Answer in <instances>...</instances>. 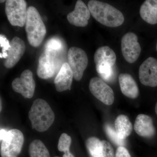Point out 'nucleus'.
Listing matches in <instances>:
<instances>
[{
	"instance_id": "f257e3e1",
	"label": "nucleus",
	"mask_w": 157,
	"mask_h": 157,
	"mask_svg": "<svg viewBox=\"0 0 157 157\" xmlns=\"http://www.w3.org/2000/svg\"><path fill=\"white\" fill-rule=\"evenodd\" d=\"M90 14L99 23L109 27H117L124 21L123 14L113 6L100 1L91 0L88 3Z\"/></svg>"
},
{
	"instance_id": "f03ea898",
	"label": "nucleus",
	"mask_w": 157,
	"mask_h": 157,
	"mask_svg": "<svg viewBox=\"0 0 157 157\" xmlns=\"http://www.w3.org/2000/svg\"><path fill=\"white\" fill-rule=\"evenodd\" d=\"M29 117L33 129L37 132L47 131L55 120V114L46 101L37 99L33 103L29 112Z\"/></svg>"
},
{
	"instance_id": "7ed1b4c3",
	"label": "nucleus",
	"mask_w": 157,
	"mask_h": 157,
	"mask_svg": "<svg viewBox=\"0 0 157 157\" xmlns=\"http://www.w3.org/2000/svg\"><path fill=\"white\" fill-rule=\"evenodd\" d=\"M25 31L30 45L37 47L41 45L46 33V29L39 11L33 6L27 11Z\"/></svg>"
},
{
	"instance_id": "20e7f679",
	"label": "nucleus",
	"mask_w": 157,
	"mask_h": 157,
	"mask_svg": "<svg viewBox=\"0 0 157 157\" xmlns=\"http://www.w3.org/2000/svg\"><path fill=\"white\" fill-rule=\"evenodd\" d=\"M116 60L115 52L108 46H102L96 50L94 56L96 70L105 81H109L113 78L114 74L113 66Z\"/></svg>"
},
{
	"instance_id": "39448f33",
	"label": "nucleus",
	"mask_w": 157,
	"mask_h": 157,
	"mask_svg": "<svg viewBox=\"0 0 157 157\" xmlns=\"http://www.w3.org/2000/svg\"><path fill=\"white\" fill-rule=\"evenodd\" d=\"M24 137L21 131L17 129L9 130L1 140L2 157H17L22 150Z\"/></svg>"
},
{
	"instance_id": "423d86ee",
	"label": "nucleus",
	"mask_w": 157,
	"mask_h": 157,
	"mask_svg": "<svg viewBox=\"0 0 157 157\" xmlns=\"http://www.w3.org/2000/svg\"><path fill=\"white\" fill-rule=\"evenodd\" d=\"M27 3L24 0H7L5 11L8 20L14 26H24L26 18Z\"/></svg>"
},
{
	"instance_id": "0eeeda50",
	"label": "nucleus",
	"mask_w": 157,
	"mask_h": 157,
	"mask_svg": "<svg viewBox=\"0 0 157 157\" xmlns=\"http://www.w3.org/2000/svg\"><path fill=\"white\" fill-rule=\"evenodd\" d=\"M68 64L73 71V78L80 81L88 64L87 54L81 48L71 47L68 52Z\"/></svg>"
},
{
	"instance_id": "6e6552de",
	"label": "nucleus",
	"mask_w": 157,
	"mask_h": 157,
	"mask_svg": "<svg viewBox=\"0 0 157 157\" xmlns=\"http://www.w3.org/2000/svg\"><path fill=\"white\" fill-rule=\"evenodd\" d=\"M121 48L126 61L130 63L136 62L140 56L141 50L137 35L132 32L125 34L121 41Z\"/></svg>"
},
{
	"instance_id": "1a4fd4ad",
	"label": "nucleus",
	"mask_w": 157,
	"mask_h": 157,
	"mask_svg": "<svg viewBox=\"0 0 157 157\" xmlns=\"http://www.w3.org/2000/svg\"><path fill=\"white\" fill-rule=\"evenodd\" d=\"M11 85L14 92L20 94L25 98L30 99L34 96L36 82L30 70L23 71L19 78H15L12 81Z\"/></svg>"
},
{
	"instance_id": "9d476101",
	"label": "nucleus",
	"mask_w": 157,
	"mask_h": 157,
	"mask_svg": "<svg viewBox=\"0 0 157 157\" xmlns=\"http://www.w3.org/2000/svg\"><path fill=\"white\" fill-rule=\"evenodd\" d=\"M90 91L99 101L107 105H111L114 102V93L110 86L103 79L94 77L89 83Z\"/></svg>"
},
{
	"instance_id": "9b49d317",
	"label": "nucleus",
	"mask_w": 157,
	"mask_h": 157,
	"mask_svg": "<svg viewBox=\"0 0 157 157\" xmlns=\"http://www.w3.org/2000/svg\"><path fill=\"white\" fill-rule=\"evenodd\" d=\"M140 82L146 86H157V60L149 57L140 65L139 69Z\"/></svg>"
},
{
	"instance_id": "f8f14e48",
	"label": "nucleus",
	"mask_w": 157,
	"mask_h": 157,
	"mask_svg": "<svg viewBox=\"0 0 157 157\" xmlns=\"http://www.w3.org/2000/svg\"><path fill=\"white\" fill-rule=\"evenodd\" d=\"M86 144L91 157H115L113 147L107 140L90 137L86 140Z\"/></svg>"
},
{
	"instance_id": "ddd939ff",
	"label": "nucleus",
	"mask_w": 157,
	"mask_h": 157,
	"mask_svg": "<svg viewBox=\"0 0 157 157\" xmlns=\"http://www.w3.org/2000/svg\"><path fill=\"white\" fill-rule=\"evenodd\" d=\"M90 12L88 7L81 0L76 2L74 11L68 14V21L73 25L77 27H86L88 24Z\"/></svg>"
},
{
	"instance_id": "4468645a",
	"label": "nucleus",
	"mask_w": 157,
	"mask_h": 157,
	"mask_svg": "<svg viewBox=\"0 0 157 157\" xmlns=\"http://www.w3.org/2000/svg\"><path fill=\"white\" fill-rule=\"evenodd\" d=\"M53 54L44 52L39 57L37 73L39 78L46 79L52 78L56 73V65Z\"/></svg>"
},
{
	"instance_id": "2eb2a0df",
	"label": "nucleus",
	"mask_w": 157,
	"mask_h": 157,
	"mask_svg": "<svg viewBox=\"0 0 157 157\" xmlns=\"http://www.w3.org/2000/svg\"><path fill=\"white\" fill-rule=\"evenodd\" d=\"M11 48L8 52V56L4 65L7 68L13 67L22 57L25 51V42L18 37H14L10 42Z\"/></svg>"
},
{
	"instance_id": "dca6fc26",
	"label": "nucleus",
	"mask_w": 157,
	"mask_h": 157,
	"mask_svg": "<svg viewBox=\"0 0 157 157\" xmlns=\"http://www.w3.org/2000/svg\"><path fill=\"white\" fill-rule=\"evenodd\" d=\"M73 78V71L67 63L62 65L59 73L55 78L54 84L59 92L71 90Z\"/></svg>"
},
{
	"instance_id": "f3484780",
	"label": "nucleus",
	"mask_w": 157,
	"mask_h": 157,
	"mask_svg": "<svg viewBox=\"0 0 157 157\" xmlns=\"http://www.w3.org/2000/svg\"><path fill=\"white\" fill-rule=\"evenodd\" d=\"M134 129L137 135L141 137H151L155 134V129L152 119L145 114H140L135 120Z\"/></svg>"
},
{
	"instance_id": "a211bd4d",
	"label": "nucleus",
	"mask_w": 157,
	"mask_h": 157,
	"mask_svg": "<svg viewBox=\"0 0 157 157\" xmlns=\"http://www.w3.org/2000/svg\"><path fill=\"white\" fill-rule=\"evenodd\" d=\"M121 90L124 95L135 99L139 95L138 86L134 78L128 73H121L118 77Z\"/></svg>"
},
{
	"instance_id": "6ab92c4d",
	"label": "nucleus",
	"mask_w": 157,
	"mask_h": 157,
	"mask_svg": "<svg viewBox=\"0 0 157 157\" xmlns=\"http://www.w3.org/2000/svg\"><path fill=\"white\" fill-rule=\"evenodd\" d=\"M140 17L151 25L157 24V0H146L140 7Z\"/></svg>"
},
{
	"instance_id": "aec40b11",
	"label": "nucleus",
	"mask_w": 157,
	"mask_h": 157,
	"mask_svg": "<svg viewBox=\"0 0 157 157\" xmlns=\"http://www.w3.org/2000/svg\"><path fill=\"white\" fill-rule=\"evenodd\" d=\"M115 127L118 136L122 140L125 139L132 133V125L127 116H118L115 120Z\"/></svg>"
},
{
	"instance_id": "412c9836",
	"label": "nucleus",
	"mask_w": 157,
	"mask_h": 157,
	"mask_svg": "<svg viewBox=\"0 0 157 157\" xmlns=\"http://www.w3.org/2000/svg\"><path fill=\"white\" fill-rule=\"evenodd\" d=\"M29 152L30 157H50L48 149L41 140L38 139L31 142Z\"/></svg>"
},
{
	"instance_id": "4be33fe9",
	"label": "nucleus",
	"mask_w": 157,
	"mask_h": 157,
	"mask_svg": "<svg viewBox=\"0 0 157 157\" xmlns=\"http://www.w3.org/2000/svg\"><path fill=\"white\" fill-rule=\"evenodd\" d=\"M72 142L71 137L67 134L63 133L59 138L58 149L61 152H63V157H75L70 151V147Z\"/></svg>"
},
{
	"instance_id": "5701e85b",
	"label": "nucleus",
	"mask_w": 157,
	"mask_h": 157,
	"mask_svg": "<svg viewBox=\"0 0 157 157\" xmlns=\"http://www.w3.org/2000/svg\"><path fill=\"white\" fill-rule=\"evenodd\" d=\"M63 42L57 38H52L46 42L45 45V51L55 54L56 52L62 50L63 48Z\"/></svg>"
},
{
	"instance_id": "b1692460",
	"label": "nucleus",
	"mask_w": 157,
	"mask_h": 157,
	"mask_svg": "<svg viewBox=\"0 0 157 157\" xmlns=\"http://www.w3.org/2000/svg\"><path fill=\"white\" fill-rule=\"evenodd\" d=\"M105 129L108 137L113 143L119 147H124L125 144L124 140L121 139L118 137L116 132L111 126L109 124H106Z\"/></svg>"
},
{
	"instance_id": "393cba45",
	"label": "nucleus",
	"mask_w": 157,
	"mask_h": 157,
	"mask_svg": "<svg viewBox=\"0 0 157 157\" xmlns=\"http://www.w3.org/2000/svg\"><path fill=\"white\" fill-rule=\"evenodd\" d=\"M0 46L2 48V53L0 54V58L6 59L8 56V52L11 48V45L9 40L2 34L0 35Z\"/></svg>"
},
{
	"instance_id": "a878e982",
	"label": "nucleus",
	"mask_w": 157,
	"mask_h": 157,
	"mask_svg": "<svg viewBox=\"0 0 157 157\" xmlns=\"http://www.w3.org/2000/svg\"><path fill=\"white\" fill-rule=\"evenodd\" d=\"M115 157H131L128 150L124 147H118L116 152Z\"/></svg>"
},
{
	"instance_id": "bb28decb",
	"label": "nucleus",
	"mask_w": 157,
	"mask_h": 157,
	"mask_svg": "<svg viewBox=\"0 0 157 157\" xmlns=\"http://www.w3.org/2000/svg\"><path fill=\"white\" fill-rule=\"evenodd\" d=\"M155 111L157 115V102L156 104L155 107Z\"/></svg>"
},
{
	"instance_id": "cd10ccee",
	"label": "nucleus",
	"mask_w": 157,
	"mask_h": 157,
	"mask_svg": "<svg viewBox=\"0 0 157 157\" xmlns=\"http://www.w3.org/2000/svg\"><path fill=\"white\" fill-rule=\"evenodd\" d=\"M2 100H1V107H0V108H1V109H0V111H2Z\"/></svg>"
},
{
	"instance_id": "c85d7f7f",
	"label": "nucleus",
	"mask_w": 157,
	"mask_h": 157,
	"mask_svg": "<svg viewBox=\"0 0 157 157\" xmlns=\"http://www.w3.org/2000/svg\"><path fill=\"white\" fill-rule=\"evenodd\" d=\"M6 2V1H2V0H1V1H0V2H1V3H3V2Z\"/></svg>"
},
{
	"instance_id": "c756f323",
	"label": "nucleus",
	"mask_w": 157,
	"mask_h": 157,
	"mask_svg": "<svg viewBox=\"0 0 157 157\" xmlns=\"http://www.w3.org/2000/svg\"><path fill=\"white\" fill-rule=\"evenodd\" d=\"M156 50L157 51V44H156Z\"/></svg>"
},
{
	"instance_id": "7c9ffc66",
	"label": "nucleus",
	"mask_w": 157,
	"mask_h": 157,
	"mask_svg": "<svg viewBox=\"0 0 157 157\" xmlns=\"http://www.w3.org/2000/svg\"></svg>"
}]
</instances>
